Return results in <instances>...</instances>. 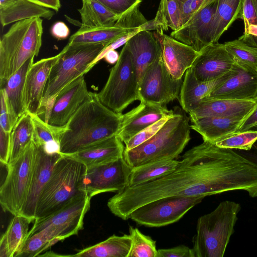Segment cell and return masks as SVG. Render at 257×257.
<instances>
[{
	"label": "cell",
	"mask_w": 257,
	"mask_h": 257,
	"mask_svg": "<svg viewBox=\"0 0 257 257\" xmlns=\"http://www.w3.org/2000/svg\"><path fill=\"white\" fill-rule=\"evenodd\" d=\"M252 182L251 167L246 157L203 141L183 154L175 170L151 181L127 186L111 197L107 205L112 214L126 220L135 210L157 199L248 191Z\"/></svg>",
	"instance_id": "1"
},
{
	"label": "cell",
	"mask_w": 257,
	"mask_h": 257,
	"mask_svg": "<svg viewBox=\"0 0 257 257\" xmlns=\"http://www.w3.org/2000/svg\"><path fill=\"white\" fill-rule=\"evenodd\" d=\"M122 120V113L109 109L100 101L96 93L90 91L65 126L59 139V153L73 154L117 135Z\"/></svg>",
	"instance_id": "2"
},
{
	"label": "cell",
	"mask_w": 257,
	"mask_h": 257,
	"mask_svg": "<svg viewBox=\"0 0 257 257\" xmlns=\"http://www.w3.org/2000/svg\"><path fill=\"white\" fill-rule=\"evenodd\" d=\"M174 113L151 139L124 151L123 158L132 168L147 163L177 158L190 141L191 125L186 112L176 107Z\"/></svg>",
	"instance_id": "3"
},
{
	"label": "cell",
	"mask_w": 257,
	"mask_h": 257,
	"mask_svg": "<svg viewBox=\"0 0 257 257\" xmlns=\"http://www.w3.org/2000/svg\"><path fill=\"white\" fill-rule=\"evenodd\" d=\"M111 42L78 45L67 44L57 54L51 67L38 115H44L62 89L88 72L95 65L94 61L100 53Z\"/></svg>",
	"instance_id": "4"
},
{
	"label": "cell",
	"mask_w": 257,
	"mask_h": 257,
	"mask_svg": "<svg viewBox=\"0 0 257 257\" xmlns=\"http://www.w3.org/2000/svg\"><path fill=\"white\" fill-rule=\"evenodd\" d=\"M43 20L37 17L13 24L0 41V85L27 60L37 56L42 45Z\"/></svg>",
	"instance_id": "5"
},
{
	"label": "cell",
	"mask_w": 257,
	"mask_h": 257,
	"mask_svg": "<svg viewBox=\"0 0 257 257\" xmlns=\"http://www.w3.org/2000/svg\"><path fill=\"white\" fill-rule=\"evenodd\" d=\"M240 210L239 203L223 201L198 218L192 238L195 257L223 256Z\"/></svg>",
	"instance_id": "6"
},
{
	"label": "cell",
	"mask_w": 257,
	"mask_h": 257,
	"mask_svg": "<svg viewBox=\"0 0 257 257\" xmlns=\"http://www.w3.org/2000/svg\"><path fill=\"white\" fill-rule=\"evenodd\" d=\"M86 170L81 163L62 155L41 192L35 220L51 215L83 191L81 185Z\"/></svg>",
	"instance_id": "7"
},
{
	"label": "cell",
	"mask_w": 257,
	"mask_h": 257,
	"mask_svg": "<svg viewBox=\"0 0 257 257\" xmlns=\"http://www.w3.org/2000/svg\"><path fill=\"white\" fill-rule=\"evenodd\" d=\"M100 101L113 111L121 113L139 100V83L131 53L125 44L108 79L97 93Z\"/></svg>",
	"instance_id": "8"
},
{
	"label": "cell",
	"mask_w": 257,
	"mask_h": 257,
	"mask_svg": "<svg viewBox=\"0 0 257 257\" xmlns=\"http://www.w3.org/2000/svg\"><path fill=\"white\" fill-rule=\"evenodd\" d=\"M91 198L83 191L53 213L35 219L28 238L42 230H46L58 241L77 234L83 229Z\"/></svg>",
	"instance_id": "9"
},
{
	"label": "cell",
	"mask_w": 257,
	"mask_h": 257,
	"mask_svg": "<svg viewBox=\"0 0 257 257\" xmlns=\"http://www.w3.org/2000/svg\"><path fill=\"white\" fill-rule=\"evenodd\" d=\"M35 155L33 141L19 157L7 166V173L0 188V203L4 211L20 213L26 198Z\"/></svg>",
	"instance_id": "10"
},
{
	"label": "cell",
	"mask_w": 257,
	"mask_h": 257,
	"mask_svg": "<svg viewBox=\"0 0 257 257\" xmlns=\"http://www.w3.org/2000/svg\"><path fill=\"white\" fill-rule=\"evenodd\" d=\"M205 197L169 196L157 199L135 210L130 218L149 227L166 226L179 221Z\"/></svg>",
	"instance_id": "11"
},
{
	"label": "cell",
	"mask_w": 257,
	"mask_h": 257,
	"mask_svg": "<svg viewBox=\"0 0 257 257\" xmlns=\"http://www.w3.org/2000/svg\"><path fill=\"white\" fill-rule=\"evenodd\" d=\"M183 79L170 74L162 54L147 68L139 84V100L166 105L179 99Z\"/></svg>",
	"instance_id": "12"
},
{
	"label": "cell",
	"mask_w": 257,
	"mask_h": 257,
	"mask_svg": "<svg viewBox=\"0 0 257 257\" xmlns=\"http://www.w3.org/2000/svg\"><path fill=\"white\" fill-rule=\"evenodd\" d=\"M132 168L123 157L105 164L86 168L81 189L90 197L108 192H118L127 186Z\"/></svg>",
	"instance_id": "13"
},
{
	"label": "cell",
	"mask_w": 257,
	"mask_h": 257,
	"mask_svg": "<svg viewBox=\"0 0 257 257\" xmlns=\"http://www.w3.org/2000/svg\"><path fill=\"white\" fill-rule=\"evenodd\" d=\"M34 144L35 155L30 182L26 199L19 214L35 220L41 192L51 176L55 164L62 154L48 153L43 146Z\"/></svg>",
	"instance_id": "14"
},
{
	"label": "cell",
	"mask_w": 257,
	"mask_h": 257,
	"mask_svg": "<svg viewBox=\"0 0 257 257\" xmlns=\"http://www.w3.org/2000/svg\"><path fill=\"white\" fill-rule=\"evenodd\" d=\"M90 93L84 75L78 77L60 91L49 111L41 118L54 126H65Z\"/></svg>",
	"instance_id": "15"
},
{
	"label": "cell",
	"mask_w": 257,
	"mask_h": 257,
	"mask_svg": "<svg viewBox=\"0 0 257 257\" xmlns=\"http://www.w3.org/2000/svg\"><path fill=\"white\" fill-rule=\"evenodd\" d=\"M256 97L257 70L235 61L227 79L206 97L249 100Z\"/></svg>",
	"instance_id": "16"
},
{
	"label": "cell",
	"mask_w": 257,
	"mask_h": 257,
	"mask_svg": "<svg viewBox=\"0 0 257 257\" xmlns=\"http://www.w3.org/2000/svg\"><path fill=\"white\" fill-rule=\"evenodd\" d=\"M199 52L191 68L196 78L201 81L221 77L231 70L235 62L224 44L211 43Z\"/></svg>",
	"instance_id": "17"
},
{
	"label": "cell",
	"mask_w": 257,
	"mask_h": 257,
	"mask_svg": "<svg viewBox=\"0 0 257 257\" xmlns=\"http://www.w3.org/2000/svg\"><path fill=\"white\" fill-rule=\"evenodd\" d=\"M217 0H214L200 10L170 36L200 52L211 44L209 36L211 24L215 14Z\"/></svg>",
	"instance_id": "18"
},
{
	"label": "cell",
	"mask_w": 257,
	"mask_h": 257,
	"mask_svg": "<svg viewBox=\"0 0 257 257\" xmlns=\"http://www.w3.org/2000/svg\"><path fill=\"white\" fill-rule=\"evenodd\" d=\"M174 113L166 105L141 101L137 107L122 114L121 127L117 136L125 144L133 136L162 118Z\"/></svg>",
	"instance_id": "19"
},
{
	"label": "cell",
	"mask_w": 257,
	"mask_h": 257,
	"mask_svg": "<svg viewBox=\"0 0 257 257\" xmlns=\"http://www.w3.org/2000/svg\"><path fill=\"white\" fill-rule=\"evenodd\" d=\"M154 34L160 44L162 59L168 71L174 79H182L199 52L164 32Z\"/></svg>",
	"instance_id": "20"
},
{
	"label": "cell",
	"mask_w": 257,
	"mask_h": 257,
	"mask_svg": "<svg viewBox=\"0 0 257 257\" xmlns=\"http://www.w3.org/2000/svg\"><path fill=\"white\" fill-rule=\"evenodd\" d=\"M256 97L249 100L206 97L190 110L189 118L192 121L209 116L247 117L255 107Z\"/></svg>",
	"instance_id": "21"
},
{
	"label": "cell",
	"mask_w": 257,
	"mask_h": 257,
	"mask_svg": "<svg viewBox=\"0 0 257 257\" xmlns=\"http://www.w3.org/2000/svg\"><path fill=\"white\" fill-rule=\"evenodd\" d=\"M57 55L34 63L26 76L24 103L26 111L38 115L51 67Z\"/></svg>",
	"instance_id": "22"
},
{
	"label": "cell",
	"mask_w": 257,
	"mask_h": 257,
	"mask_svg": "<svg viewBox=\"0 0 257 257\" xmlns=\"http://www.w3.org/2000/svg\"><path fill=\"white\" fill-rule=\"evenodd\" d=\"M124 148L123 143L116 135L84 148L75 153L64 156L81 163L86 168H89L123 157Z\"/></svg>",
	"instance_id": "23"
},
{
	"label": "cell",
	"mask_w": 257,
	"mask_h": 257,
	"mask_svg": "<svg viewBox=\"0 0 257 257\" xmlns=\"http://www.w3.org/2000/svg\"><path fill=\"white\" fill-rule=\"evenodd\" d=\"M131 53L139 82L147 68L160 55L161 48L154 34L141 31L126 43Z\"/></svg>",
	"instance_id": "24"
},
{
	"label": "cell",
	"mask_w": 257,
	"mask_h": 257,
	"mask_svg": "<svg viewBox=\"0 0 257 257\" xmlns=\"http://www.w3.org/2000/svg\"><path fill=\"white\" fill-rule=\"evenodd\" d=\"M34 58L27 60L4 83L0 90L4 94L13 127L18 119L26 112L24 103V92L27 73L34 63Z\"/></svg>",
	"instance_id": "25"
},
{
	"label": "cell",
	"mask_w": 257,
	"mask_h": 257,
	"mask_svg": "<svg viewBox=\"0 0 257 257\" xmlns=\"http://www.w3.org/2000/svg\"><path fill=\"white\" fill-rule=\"evenodd\" d=\"M230 72L215 80L201 81L196 78L191 68L188 69L185 72L178 99L182 108L189 113L202 99L222 84Z\"/></svg>",
	"instance_id": "26"
},
{
	"label": "cell",
	"mask_w": 257,
	"mask_h": 257,
	"mask_svg": "<svg viewBox=\"0 0 257 257\" xmlns=\"http://www.w3.org/2000/svg\"><path fill=\"white\" fill-rule=\"evenodd\" d=\"M247 117L209 116L191 121V128L199 133L203 141L214 143L237 133Z\"/></svg>",
	"instance_id": "27"
},
{
	"label": "cell",
	"mask_w": 257,
	"mask_h": 257,
	"mask_svg": "<svg viewBox=\"0 0 257 257\" xmlns=\"http://www.w3.org/2000/svg\"><path fill=\"white\" fill-rule=\"evenodd\" d=\"M54 14L52 9L28 0H0V21L3 27L37 17L50 20Z\"/></svg>",
	"instance_id": "28"
},
{
	"label": "cell",
	"mask_w": 257,
	"mask_h": 257,
	"mask_svg": "<svg viewBox=\"0 0 257 257\" xmlns=\"http://www.w3.org/2000/svg\"><path fill=\"white\" fill-rule=\"evenodd\" d=\"M132 244L130 234H113L106 239L71 255L75 257H128Z\"/></svg>",
	"instance_id": "29"
},
{
	"label": "cell",
	"mask_w": 257,
	"mask_h": 257,
	"mask_svg": "<svg viewBox=\"0 0 257 257\" xmlns=\"http://www.w3.org/2000/svg\"><path fill=\"white\" fill-rule=\"evenodd\" d=\"M243 0H217L209 36L211 43L218 40L231 24L239 19Z\"/></svg>",
	"instance_id": "30"
},
{
	"label": "cell",
	"mask_w": 257,
	"mask_h": 257,
	"mask_svg": "<svg viewBox=\"0 0 257 257\" xmlns=\"http://www.w3.org/2000/svg\"><path fill=\"white\" fill-rule=\"evenodd\" d=\"M134 31L115 25L99 27L81 26L80 29L70 37L68 44L78 45L113 42Z\"/></svg>",
	"instance_id": "31"
},
{
	"label": "cell",
	"mask_w": 257,
	"mask_h": 257,
	"mask_svg": "<svg viewBox=\"0 0 257 257\" xmlns=\"http://www.w3.org/2000/svg\"><path fill=\"white\" fill-rule=\"evenodd\" d=\"M181 160H162L132 168L127 186H134L155 180L169 174L180 165Z\"/></svg>",
	"instance_id": "32"
},
{
	"label": "cell",
	"mask_w": 257,
	"mask_h": 257,
	"mask_svg": "<svg viewBox=\"0 0 257 257\" xmlns=\"http://www.w3.org/2000/svg\"><path fill=\"white\" fill-rule=\"evenodd\" d=\"M81 26L89 27L113 26L119 17L97 0H82L78 9Z\"/></svg>",
	"instance_id": "33"
},
{
	"label": "cell",
	"mask_w": 257,
	"mask_h": 257,
	"mask_svg": "<svg viewBox=\"0 0 257 257\" xmlns=\"http://www.w3.org/2000/svg\"><path fill=\"white\" fill-rule=\"evenodd\" d=\"M236 62L257 70V36L243 34L238 39L224 43Z\"/></svg>",
	"instance_id": "34"
},
{
	"label": "cell",
	"mask_w": 257,
	"mask_h": 257,
	"mask_svg": "<svg viewBox=\"0 0 257 257\" xmlns=\"http://www.w3.org/2000/svg\"><path fill=\"white\" fill-rule=\"evenodd\" d=\"M34 125L31 113L25 112L17 120L11 133L9 163L12 162L33 141Z\"/></svg>",
	"instance_id": "35"
},
{
	"label": "cell",
	"mask_w": 257,
	"mask_h": 257,
	"mask_svg": "<svg viewBox=\"0 0 257 257\" xmlns=\"http://www.w3.org/2000/svg\"><path fill=\"white\" fill-rule=\"evenodd\" d=\"M31 114L34 125V143L43 146L48 153H59V139L65 130V126L50 124L39 115Z\"/></svg>",
	"instance_id": "36"
},
{
	"label": "cell",
	"mask_w": 257,
	"mask_h": 257,
	"mask_svg": "<svg viewBox=\"0 0 257 257\" xmlns=\"http://www.w3.org/2000/svg\"><path fill=\"white\" fill-rule=\"evenodd\" d=\"M153 23L157 32H164L169 28L178 30L183 25L178 0H161Z\"/></svg>",
	"instance_id": "37"
},
{
	"label": "cell",
	"mask_w": 257,
	"mask_h": 257,
	"mask_svg": "<svg viewBox=\"0 0 257 257\" xmlns=\"http://www.w3.org/2000/svg\"><path fill=\"white\" fill-rule=\"evenodd\" d=\"M32 218L18 214L14 215L4 234L8 245L10 257L15 256L26 241Z\"/></svg>",
	"instance_id": "38"
},
{
	"label": "cell",
	"mask_w": 257,
	"mask_h": 257,
	"mask_svg": "<svg viewBox=\"0 0 257 257\" xmlns=\"http://www.w3.org/2000/svg\"><path fill=\"white\" fill-rule=\"evenodd\" d=\"M129 233L132 244L128 257H158L156 241L150 236L132 226H129Z\"/></svg>",
	"instance_id": "39"
},
{
	"label": "cell",
	"mask_w": 257,
	"mask_h": 257,
	"mask_svg": "<svg viewBox=\"0 0 257 257\" xmlns=\"http://www.w3.org/2000/svg\"><path fill=\"white\" fill-rule=\"evenodd\" d=\"M45 230H42L28 237L21 249L16 255L17 257H34L53 245L57 242Z\"/></svg>",
	"instance_id": "40"
},
{
	"label": "cell",
	"mask_w": 257,
	"mask_h": 257,
	"mask_svg": "<svg viewBox=\"0 0 257 257\" xmlns=\"http://www.w3.org/2000/svg\"><path fill=\"white\" fill-rule=\"evenodd\" d=\"M256 141L257 130L250 129L229 135L212 143L221 148L248 151Z\"/></svg>",
	"instance_id": "41"
},
{
	"label": "cell",
	"mask_w": 257,
	"mask_h": 257,
	"mask_svg": "<svg viewBox=\"0 0 257 257\" xmlns=\"http://www.w3.org/2000/svg\"><path fill=\"white\" fill-rule=\"evenodd\" d=\"M171 116L162 118L137 133L124 144V151L131 150L151 139L160 130Z\"/></svg>",
	"instance_id": "42"
},
{
	"label": "cell",
	"mask_w": 257,
	"mask_h": 257,
	"mask_svg": "<svg viewBox=\"0 0 257 257\" xmlns=\"http://www.w3.org/2000/svg\"><path fill=\"white\" fill-rule=\"evenodd\" d=\"M138 5L121 15L116 21L115 26L132 30L139 29L148 21L139 10Z\"/></svg>",
	"instance_id": "43"
},
{
	"label": "cell",
	"mask_w": 257,
	"mask_h": 257,
	"mask_svg": "<svg viewBox=\"0 0 257 257\" xmlns=\"http://www.w3.org/2000/svg\"><path fill=\"white\" fill-rule=\"evenodd\" d=\"M214 0H178L180 4L183 25L195 13Z\"/></svg>",
	"instance_id": "44"
},
{
	"label": "cell",
	"mask_w": 257,
	"mask_h": 257,
	"mask_svg": "<svg viewBox=\"0 0 257 257\" xmlns=\"http://www.w3.org/2000/svg\"><path fill=\"white\" fill-rule=\"evenodd\" d=\"M114 13L121 15L135 6L140 5L142 0H97Z\"/></svg>",
	"instance_id": "45"
},
{
	"label": "cell",
	"mask_w": 257,
	"mask_h": 257,
	"mask_svg": "<svg viewBox=\"0 0 257 257\" xmlns=\"http://www.w3.org/2000/svg\"><path fill=\"white\" fill-rule=\"evenodd\" d=\"M239 19L244 23V32L250 25H257V12L251 0H243Z\"/></svg>",
	"instance_id": "46"
},
{
	"label": "cell",
	"mask_w": 257,
	"mask_h": 257,
	"mask_svg": "<svg viewBox=\"0 0 257 257\" xmlns=\"http://www.w3.org/2000/svg\"><path fill=\"white\" fill-rule=\"evenodd\" d=\"M158 251V257H195L193 249L184 245L159 249Z\"/></svg>",
	"instance_id": "47"
},
{
	"label": "cell",
	"mask_w": 257,
	"mask_h": 257,
	"mask_svg": "<svg viewBox=\"0 0 257 257\" xmlns=\"http://www.w3.org/2000/svg\"><path fill=\"white\" fill-rule=\"evenodd\" d=\"M11 151V133L0 130V161L4 165L9 162Z\"/></svg>",
	"instance_id": "48"
},
{
	"label": "cell",
	"mask_w": 257,
	"mask_h": 257,
	"mask_svg": "<svg viewBox=\"0 0 257 257\" xmlns=\"http://www.w3.org/2000/svg\"><path fill=\"white\" fill-rule=\"evenodd\" d=\"M140 31H141V30L139 29L115 39L102 51L95 59L94 64H96L97 62L103 58L105 53L107 51L110 50H115L122 45H124L132 37Z\"/></svg>",
	"instance_id": "49"
},
{
	"label": "cell",
	"mask_w": 257,
	"mask_h": 257,
	"mask_svg": "<svg viewBox=\"0 0 257 257\" xmlns=\"http://www.w3.org/2000/svg\"><path fill=\"white\" fill-rule=\"evenodd\" d=\"M1 95V114L0 130L6 132L11 133L13 126L11 123L10 114L9 113L5 98L3 92L0 90Z\"/></svg>",
	"instance_id": "50"
},
{
	"label": "cell",
	"mask_w": 257,
	"mask_h": 257,
	"mask_svg": "<svg viewBox=\"0 0 257 257\" xmlns=\"http://www.w3.org/2000/svg\"><path fill=\"white\" fill-rule=\"evenodd\" d=\"M50 32L53 37L58 40H62L68 38L70 30L65 23L58 21L52 26Z\"/></svg>",
	"instance_id": "51"
},
{
	"label": "cell",
	"mask_w": 257,
	"mask_h": 257,
	"mask_svg": "<svg viewBox=\"0 0 257 257\" xmlns=\"http://www.w3.org/2000/svg\"><path fill=\"white\" fill-rule=\"evenodd\" d=\"M256 103L255 107L250 114L244 120L241 127L239 128V132L245 131L257 125V97Z\"/></svg>",
	"instance_id": "52"
},
{
	"label": "cell",
	"mask_w": 257,
	"mask_h": 257,
	"mask_svg": "<svg viewBox=\"0 0 257 257\" xmlns=\"http://www.w3.org/2000/svg\"><path fill=\"white\" fill-rule=\"evenodd\" d=\"M43 7L58 12L61 8L60 0H28Z\"/></svg>",
	"instance_id": "53"
},
{
	"label": "cell",
	"mask_w": 257,
	"mask_h": 257,
	"mask_svg": "<svg viewBox=\"0 0 257 257\" xmlns=\"http://www.w3.org/2000/svg\"><path fill=\"white\" fill-rule=\"evenodd\" d=\"M119 57V54L115 50H110L107 51L103 58L110 64H115Z\"/></svg>",
	"instance_id": "54"
},
{
	"label": "cell",
	"mask_w": 257,
	"mask_h": 257,
	"mask_svg": "<svg viewBox=\"0 0 257 257\" xmlns=\"http://www.w3.org/2000/svg\"><path fill=\"white\" fill-rule=\"evenodd\" d=\"M0 257H10L6 238L4 233L0 241Z\"/></svg>",
	"instance_id": "55"
},
{
	"label": "cell",
	"mask_w": 257,
	"mask_h": 257,
	"mask_svg": "<svg viewBox=\"0 0 257 257\" xmlns=\"http://www.w3.org/2000/svg\"><path fill=\"white\" fill-rule=\"evenodd\" d=\"M244 34H250L257 36V25H250Z\"/></svg>",
	"instance_id": "56"
},
{
	"label": "cell",
	"mask_w": 257,
	"mask_h": 257,
	"mask_svg": "<svg viewBox=\"0 0 257 257\" xmlns=\"http://www.w3.org/2000/svg\"><path fill=\"white\" fill-rule=\"evenodd\" d=\"M257 12V0H251Z\"/></svg>",
	"instance_id": "57"
},
{
	"label": "cell",
	"mask_w": 257,
	"mask_h": 257,
	"mask_svg": "<svg viewBox=\"0 0 257 257\" xmlns=\"http://www.w3.org/2000/svg\"><path fill=\"white\" fill-rule=\"evenodd\" d=\"M254 127L255 128V130H257V125Z\"/></svg>",
	"instance_id": "58"
}]
</instances>
